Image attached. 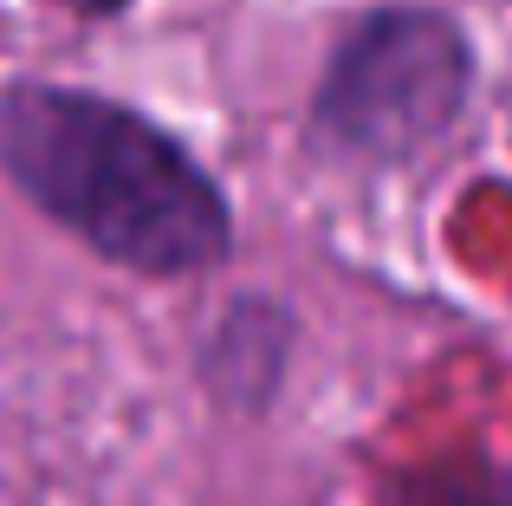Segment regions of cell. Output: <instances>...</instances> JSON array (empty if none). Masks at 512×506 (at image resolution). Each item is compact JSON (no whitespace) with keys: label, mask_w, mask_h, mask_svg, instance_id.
Instances as JSON below:
<instances>
[{"label":"cell","mask_w":512,"mask_h":506,"mask_svg":"<svg viewBox=\"0 0 512 506\" xmlns=\"http://www.w3.org/2000/svg\"><path fill=\"white\" fill-rule=\"evenodd\" d=\"M0 182L91 260L150 286L208 279L240 247L227 182L163 117L98 85L7 78Z\"/></svg>","instance_id":"1"},{"label":"cell","mask_w":512,"mask_h":506,"mask_svg":"<svg viewBox=\"0 0 512 506\" xmlns=\"http://www.w3.org/2000/svg\"><path fill=\"white\" fill-rule=\"evenodd\" d=\"M480 91V46L454 7L376 0L350 13L312 78L299 150L318 169H402L467 124Z\"/></svg>","instance_id":"2"},{"label":"cell","mask_w":512,"mask_h":506,"mask_svg":"<svg viewBox=\"0 0 512 506\" xmlns=\"http://www.w3.org/2000/svg\"><path fill=\"white\" fill-rule=\"evenodd\" d=\"M299 338H305V318L292 299L279 292H227L214 305V318L201 325L195 338V383L221 416L234 422H260L279 409L286 396V377H292V357H299Z\"/></svg>","instance_id":"3"},{"label":"cell","mask_w":512,"mask_h":506,"mask_svg":"<svg viewBox=\"0 0 512 506\" xmlns=\"http://www.w3.org/2000/svg\"><path fill=\"white\" fill-rule=\"evenodd\" d=\"M383 506H512V468L487 448H454L402 468Z\"/></svg>","instance_id":"4"},{"label":"cell","mask_w":512,"mask_h":506,"mask_svg":"<svg viewBox=\"0 0 512 506\" xmlns=\"http://www.w3.org/2000/svg\"><path fill=\"white\" fill-rule=\"evenodd\" d=\"M52 7H59V13H72L78 26H117L130 7H137V0H52Z\"/></svg>","instance_id":"5"}]
</instances>
